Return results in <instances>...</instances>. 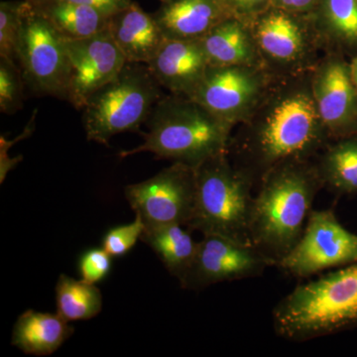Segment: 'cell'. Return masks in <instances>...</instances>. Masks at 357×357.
<instances>
[{"label": "cell", "instance_id": "1", "mask_svg": "<svg viewBox=\"0 0 357 357\" xmlns=\"http://www.w3.org/2000/svg\"><path fill=\"white\" fill-rule=\"evenodd\" d=\"M312 91V72L275 77L238 132L230 138L232 163L259 184L276 167L312 160L330 144Z\"/></svg>", "mask_w": 357, "mask_h": 357}, {"label": "cell", "instance_id": "2", "mask_svg": "<svg viewBox=\"0 0 357 357\" xmlns=\"http://www.w3.org/2000/svg\"><path fill=\"white\" fill-rule=\"evenodd\" d=\"M253 198L249 236L275 266L302 236L324 184L312 160L276 167L259 182Z\"/></svg>", "mask_w": 357, "mask_h": 357}, {"label": "cell", "instance_id": "3", "mask_svg": "<svg viewBox=\"0 0 357 357\" xmlns=\"http://www.w3.org/2000/svg\"><path fill=\"white\" fill-rule=\"evenodd\" d=\"M274 332L305 342L357 328V262L300 284L272 311Z\"/></svg>", "mask_w": 357, "mask_h": 357}, {"label": "cell", "instance_id": "4", "mask_svg": "<svg viewBox=\"0 0 357 357\" xmlns=\"http://www.w3.org/2000/svg\"><path fill=\"white\" fill-rule=\"evenodd\" d=\"M142 144L121 151V158L149 152L157 158L198 167L206 160L229 152L234 128L189 96L164 95L146 121Z\"/></svg>", "mask_w": 357, "mask_h": 357}, {"label": "cell", "instance_id": "5", "mask_svg": "<svg viewBox=\"0 0 357 357\" xmlns=\"http://www.w3.org/2000/svg\"><path fill=\"white\" fill-rule=\"evenodd\" d=\"M196 176V202L187 229L252 245L249 220L255 181L232 163L229 152L199 164Z\"/></svg>", "mask_w": 357, "mask_h": 357}, {"label": "cell", "instance_id": "6", "mask_svg": "<svg viewBox=\"0 0 357 357\" xmlns=\"http://www.w3.org/2000/svg\"><path fill=\"white\" fill-rule=\"evenodd\" d=\"M162 89L147 64L126 63L84 105L86 139L109 145L117 134L139 130L164 96Z\"/></svg>", "mask_w": 357, "mask_h": 357}, {"label": "cell", "instance_id": "7", "mask_svg": "<svg viewBox=\"0 0 357 357\" xmlns=\"http://www.w3.org/2000/svg\"><path fill=\"white\" fill-rule=\"evenodd\" d=\"M246 22L255 37L263 66L272 76L307 74L312 72L321 60H317V52L324 45L309 15L272 6Z\"/></svg>", "mask_w": 357, "mask_h": 357}, {"label": "cell", "instance_id": "8", "mask_svg": "<svg viewBox=\"0 0 357 357\" xmlns=\"http://www.w3.org/2000/svg\"><path fill=\"white\" fill-rule=\"evenodd\" d=\"M16 63L26 86L35 95L67 100L70 61L66 40L48 21L34 13L28 2L18 40Z\"/></svg>", "mask_w": 357, "mask_h": 357}, {"label": "cell", "instance_id": "9", "mask_svg": "<svg viewBox=\"0 0 357 357\" xmlns=\"http://www.w3.org/2000/svg\"><path fill=\"white\" fill-rule=\"evenodd\" d=\"M356 262L357 234L328 208L312 211L302 236L276 267L294 278L307 279Z\"/></svg>", "mask_w": 357, "mask_h": 357}, {"label": "cell", "instance_id": "10", "mask_svg": "<svg viewBox=\"0 0 357 357\" xmlns=\"http://www.w3.org/2000/svg\"><path fill=\"white\" fill-rule=\"evenodd\" d=\"M196 191V168L173 162L154 177L126 185L124 196L145 229L169 225L187 227L194 213Z\"/></svg>", "mask_w": 357, "mask_h": 357}, {"label": "cell", "instance_id": "11", "mask_svg": "<svg viewBox=\"0 0 357 357\" xmlns=\"http://www.w3.org/2000/svg\"><path fill=\"white\" fill-rule=\"evenodd\" d=\"M274 77L262 67L208 66L191 98L234 128L248 121Z\"/></svg>", "mask_w": 357, "mask_h": 357}, {"label": "cell", "instance_id": "12", "mask_svg": "<svg viewBox=\"0 0 357 357\" xmlns=\"http://www.w3.org/2000/svg\"><path fill=\"white\" fill-rule=\"evenodd\" d=\"M274 262L255 246L208 234L199 241L191 267L181 279L185 290L199 291L223 282L261 276Z\"/></svg>", "mask_w": 357, "mask_h": 357}, {"label": "cell", "instance_id": "13", "mask_svg": "<svg viewBox=\"0 0 357 357\" xmlns=\"http://www.w3.org/2000/svg\"><path fill=\"white\" fill-rule=\"evenodd\" d=\"M66 49L70 61L67 102L77 109H83L128 63L107 28L86 38L66 40Z\"/></svg>", "mask_w": 357, "mask_h": 357}, {"label": "cell", "instance_id": "14", "mask_svg": "<svg viewBox=\"0 0 357 357\" xmlns=\"http://www.w3.org/2000/svg\"><path fill=\"white\" fill-rule=\"evenodd\" d=\"M312 91L331 140L357 134V89L349 63L337 53L319 61L312 72Z\"/></svg>", "mask_w": 357, "mask_h": 357}, {"label": "cell", "instance_id": "15", "mask_svg": "<svg viewBox=\"0 0 357 357\" xmlns=\"http://www.w3.org/2000/svg\"><path fill=\"white\" fill-rule=\"evenodd\" d=\"M147 66L162 88L191 98L210 64L201 39H166Z\"/></svg>", "mask_w": 357, "mask_h": 357}, {"label": "cell", "instance_id": "16", "mask_svg": "<svg viewBox=\"0 0 357 357\" xmlns=\"http://www.w3.org/2000/svg\"><path fill=\"white\" fill-rule=\"evenodd\" d=\"M107 29L129 63L148 64L166 40L152 13L134 1L109 16Z\"/></svg>", "mask_w": 357, "mask_h": 357}, {"label": "cell", "instance_id": "17", "mask_svg": "<svg viewBox=\"0 0 357 357\" xmlns=\"http://www.w3.org/2000/svg\"><path fill=\"white\" fill-rule=\"evenodd\" d=\"M166 39L199 40L230 17L220 0H169L152 13Z\"/></svg>", "mask_w": 357, "mask_h": 357}, {"label": "cell", "instance_id": "18", "mask_svg": "<svg viewBox=\"0 0 357 357\" xmlns=\"http://www.w3.org/2000/svg\"><path fill=\"white\" fill-rule=\"evenodd\" d=\"M201 42L210 66L264 68L248 23L234 16L215 25Z\"/></svg>", "mask_w": 357, "mask_h": 357}, {"label": "cell", "instance_id": "19", "mask_svg": "<svg viewBox=\"0 0 357 357\" xmlns=\"http://www.w3.org/2000/svg\"><path fill=\"white\" fill-rule=\"evenodd\" d=\"M74 332V326H70L69 321L58 312L27 310L14 324L11 344L29 356H51Z\"/></svg>", "mask_w": 357, "mask_h": 357}, {"label": "cell", "instance_id": "20", "mask_svg": "<svg viewBox=\"0 0 357 357\" xmlns=\"http://www.w3.org/2000/svg\"><path fill=\"white\" fill-rule=\"evenodd\" d=\"M65 40L93 36L109 26V14L66 0H26Z\"/></svg>", "mask_w": 357, "mask_h": 357}, {"label": "cell", "instance_id": "21", "mask_svg": "<svg viewBox=\"0 0 357 357\" xmlns=\"http://www.w3.org/2000/svg\"><path fill=\"white\" fill-rule=\"evenodd\" d=\"M141 241L154 251L169 273L178 281L191 267L199 243L192 238L191 230L181 225L144 229Z\"/></svg>", "mask_w": 357, "mask_h": 357}, {"label": "cell", "instance_id": "22", "mask_svg": "<svg viewBox=\"0 0 357 357\" xmlns=\"http://www.w3.org/2000/svg\"><path fill=\"white\" fill-rule=\"evenodd\" d=\"M316 165L328 191L338 197H357V134L328 144Z\"/></svg>", "mask_w": 357, "mask_h": 357}, {"label": "cell", "instance_id": "23", "mask_svg": "<svg viewBox=\"0 0 357 357\" xmlns=\"http://www.w3.org/2000/svg\"><path fill=\"white\" fill-rule=\"evenodd\" d=\"M309 16L324 46L357 50V0H321Z\"/></svg>", "mask_w": 357, "mask_h": 357}, {"label": "cell", "instance_id": "24", "mask_svg": "<svg viewBox=\"0 0 357 357\" xmlns=\"http://www.w3.org/2000/svg\"><path fill=\"white\" fill-rule=\"evenodd\" d=\"M57 312L66 321H88L102 309V295L93 284L76 280L65 274L59 276L55 287Z\"/></svg>", "mask_w": 357, "mask_h": 357}, {"label": "cell", "instance_id": "25", "mask_svg": "<svg viewBox=\"0 0 357 357\" xmlns=\"http://www.w3.org/2000/svg\"><path fill=\"white\" fill-rule=\"evenodd\" d=\"M26 8V0H6L0 3V56L15 62Z\"/></svg>", "mask_w": 357, "mask_h": 357}, {"label": "cell", "instance_id": "26", "mask_svg": "<svg viewBox=\"0 0 357 357\" xmlns=\"http://www.w3.org/2000/svg\"><path fill=\"white\" fill-rule=\"evenodd\" d=\"M25 86L24 77L17 63L0 56V110L2 114H14L22 109Z\"/></svg>", "mask_w": 357, "mask_h": 357}, {"label": "cell", "instance_id": "27", "mask_svg": "<svg viewBox=\"0 0 357 357\" xmlns=\"http://www.w3.org/2000/svg\"><path fill=\"white\" fill-rule=\"evenodd\" d=\"M144 229V223L135 215L132 222L117 225L107 230L103 236L102 246L112 257H123L141 241Z\"/></svg>", "mask_w": 357, "mask_h": 357}, {"label": "cell", "instance_id": "28", "mask_svg": "<svg viewBox=\"0 0 357 357\" xmlns=\"http://www.w3.org/2000/svg\"><path fill=\"white\" fill-rule=\"evenodd\" d=\"M112 259L114 257L102 246L84 251L79 259V273L82 280L93 285L102 283L112 271Z\"/></svg>", "mask_w": 357, "mask_h": 357}, {"label": "cell", "instance_id": "29", "mask_svg": "<svg viewBox=\"0 0 357 357\" xmlns=\"http://www.w3.org/2000/svg\"><path fill=\"white\" fill-rule=\"evenodd\" d=\"M234 17L250 21L273 6V0H220Z\"/></svg>", "mask_w": 357, "mask_h": 357}, {"label": "cell", "instance_id": "30", "mask_svg": "<svg viewBox=\"0 0 357 357\" xmlns=\"http://www.w3.org/2000/svg\"><path fill=\"white\" fill-rule=\"evenodd\" d=\"M321 0H273V6L288 13L310 15Z\"/></svg>", "mask_w": 357, "mask_h": 357}, {"label": "cell", "instance_id": "31", "mask_svg": "<svg viewBox=\"0 0 357 357\" xmlns=\"http://www.w3.org/2000/svg\"><path fill=\"white\" fill-rule=\"evenodd\" d=\"M66 1L95 7V8L109 14V15H112V14L117 13L121 9L126 8L133 2L132 0H66Z\"/></svg>", "mask_w": 357, "mask_h": 357}, {"label": "cell", "instance_id": "32", "mask_svg": "<svg viewBox=\"0 0 357 357\" xmlns=\"http://www.w3.org/2000/svg\"><path fill=\"white\" fill-rule=\"evenodd\" d=\"M349 68H351L352 82H354L357 89V56L352 59L351 63H349Z\"/></svg>", "mask_w": 357, "mask_h": 357}, {"label": "cell", "instance_id": "33", "mask_svg": "<svg viewBox=\"0 0 357 357\" xmlns=\"http://www.w3.org/2000/svg\"><path fill=\"white\" fill-rule=\"evenodd\" d=\"M161 1V3H163V2L169 1V0H160Z\"/></svg>", "mask_w": 357, "mask_h": 357}]
</instances>
